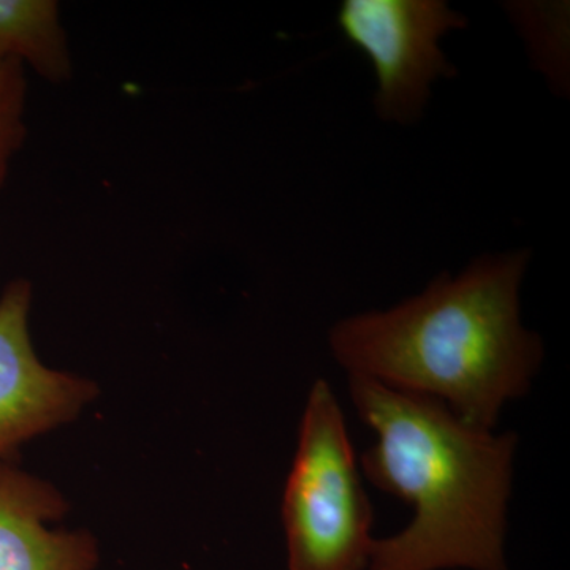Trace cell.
<instances>
[{"label": "cell", "instance_id": "cell-1", "mask_svg": "<svg viewBox=\"0 0 570 570\" xmlns=\"http://www.w3.org/2000/svg\"><path fill=\"white\" fill-rule=\"evenodd\" d=\"M527 249L485 254L385 311L337 322L330 348L348 376L433 397L468 425L493 431L542 362V341L520 317Z\"/></svg>", "mask_w": 570, "mask_h": 570}, {"label": "cell", "instance_id": "cell-2", "mask_svg": "<svg viewBox=\"0 0 570 570\" xmlns=\"http://www.w3.org/2000/svg\"><path fill=\"white\" fill-rule=\"evenodd\" d=\"M360 419L377 434L366 478L414 508L374 540L370 570H505V519L517 436L468 425L441 401L348 376Z\"/></svg>", "mask_w": 570, "mask_h": 570}, {"label": "cell", "instance_id": "cell-3", "mask_svg": "<svg viewBox=\"0 0 570 570\" xmlns=\"http://www.w3.org/2000/svg\"><path fill=\"white\" fill-rule=\"evenodd\" d=\"M283 523L288 570H363L373 551V509L363 490L343 409L328 382L311 389Z\"/></svg>", "mask_w": 570, "mask_h": 570}, {"label": "cell", "instance_id": "cell-4", "mask_svg": "<svg viewBox=\"0 0 570 570\" xmlns=\"http://www.w3.org/2000/svg\"><path fill=\"white\" fill-rule=\"evenodd\" d=\"M337 24L373 66L379 118L412 126L434 82L456 73L441 41L466 28L468 18L444 0H344Z\"/></svg>", "mask_w": 570, "mask_h": 570}, {"label": "cell", "instance_id": "cell-5", "mask_svg": "<svg viewBox=\"0 0 570 570\" xmlns=\"http://www.w3.org/2000/svg\"><path fill=\"white\" fill-rule=\"evenodd\" d=\"M32 285L11 281L0 295V461L70 425L99 396L92 379L41 362L31 336Z\"/></svg>", "mask_w": 570, "mask_h": 570}, {"label": "cell", "instance_id": "cell-6", "mask_svg": "<svg viewBox=\"0 0 570 570\" xmlns=\"http://www.w3.org/2000/svg\"><path fill=\"white\" fill-rule=\"evenodd\" d=\"M69 509L50 480L0 461V570H96L92 532L58 527Z\"/></svg>", "mask_w": 570, "mask_h": 570}, {"label": "cell", "instance_id": "cell-7", "mask_svg": "<svg viewBox=\"0 0 570 570\" xmlns=\"http://www.w3.org/2000/svg\"><path fill=\"white\" fill-rule=\"evenodd\" d=\"M0 56L28 63L40 77L63 82L71 75L66 32L52 0H0Z\"/></svg>", "mask_w": 570, "mask_h": 570}, {"label": "cell", "instance_id": "cell-8", "mask_svg": "<svg viewBox=\"0 0 570 570\" xmlns=\"http://www.w3.org/2000/svg\"><path fill=\"white\" fill-rule=\"evenodd\" d=\"M510 21L515 26L535 70L550 88L568 96L570 85L569 2H509Z\"/></svg>", "mask_w": 570, "mask_h": 570}, {"label": "cell", "instance_id": "cell-9", "mask_svg": "<svg viewBox=\"0 0 570 570\" xmlns=\"http://www.w3.org/2000/svg\"><path fill=\"white\" fill-rule=\"evenodd\" d=\"M26 92L24 67L0 56V189L9 176L11 160L24 141Z\"/></svg>", "mask_w": 570, "mask_h": 570}]
</instances>
